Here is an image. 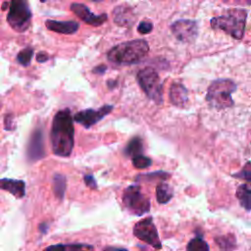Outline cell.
Masks as SVG:
<instances>
[{"mask_svg": "<svg viewBox=\"0 0 251 251\" xmlns=\"http://www.w3.org/2000/svg\"><path fill=\"white\" fill-rule=\"evenodd\" d=\"M50 142L55 155L69 157L72 154L75 144V127L70 109L66 108L55 114L51 126Z\"/></svg>", "mask_w": 251, "mask_h": 251, "instance_id": "1", "label": "cell"}, {"mask_svg": "<svg viewBox=\"0 0 251 251\" xmlns=\"http://www.w3.org/2000/svg\"><path fill=\"white\" fill-rule=\"evenodd\" d=\"M149 52V45L144 39H133L122 42L112 47L108 53V60L118 66H128L142 61Z\"/></svg>", "mask_w": 251, "mask_h": 251, "instance_id": "2", "label": "cell"}, {"mask_svg": "<svg viewBox=\"0 0 251 251\" xmlns=\"http://www.w3.org/2000/svg\"><path fill=\"white\" fill-rule=\"evenodd\" d=\"M247 19V11L245 9H231L226 14L215 17L211 20V27L213 29H221L231 37L240 40L245 31Z\"/></svg>", "mask_w": 251, "mask_h": 251, "instance_id": "3", "label": "cell"}, {"mask_svg": "<svg viewBox=\"0 0 251 251\" xmlns=\"http://www.w3.org/2000/svg\"><path fill=\"white\" fill-rule=\"evenodd\" d=\"M236 90V84L228 78L214 80L208 87L206 101L217 110H223L233 106L231 94Z\"/></svg>", "mask_w": 251, "mask_h": 251, "instance_id": "4", "label": "cell"}, {"mask_svg": "<svg viewBox=\"0 0 251 251\" xmlns=\"http://www.w3.org/2000/svg\"><path fill=\"white\" fill-rule=\"evenodd\" d=\"M137 82L149 99L156 104L163 102V86L158 73L151 67L141 69L136 75Z\"/></svg>", "mask_w": 251, "mask_h": 251, "instance_id": "5", "label": "cell"}, {"mask_svg": "<svg viewBox=\"0 0 251 251\" xmlns=\"http://www.w3.org/2000/svg\"><path fill=\"white\" fill-rule=\"evenodd\" d=\"M32 13L26 1L13 0L10 2L7 23L18 32L25 31L31 23Z\"/></svg>", "mask_w": 251, "mask_h": 251, "instance_id": "6", "label": "cell"}, {"mask_svg": "<svg viewBox=\"0 0 251 251\" xmlns=\"http://www.w3.org/2000/svg\"><path fill=\"white\" fill-rule=\"evenodd\" d=\"M122 200L126 210L132 215L142 216L150 211V200L137 184L127 186L124 190Z\"/></svg>", "mask_w": 251, "mask_h": 251, "instance_id": "7", "label": "cell"}, {"mask_svg": "<svg viewBox=\"0 0 251 251\" xmlns=\"http://www.w3.org/2000/svg\"><path fill=\"white\" fill-rule=\"evenodd\" d=\"M133 234L141 241L156 249L162 248L158 230L153 223L152 217H148L137 222L133 226Z\"/></svg>", "mask_w": 251, "mask_h": 251, "instance_id": "8", "label": "cell"}, {"mask_svg": "<svg viewBox=\"0 0 251 251\" xmlns=\"http://www.w3.org/2000/svg\"><path fill=\"white\" fill-rule=\"evenodd\" d=\"M44 147V131L41 126H37L31 132L27 146H26V159L29 163L36 162L45 157Z\"/></svg>", "mask_w": 251, "mask_h": 251, "instance_id": "9", "label": "cell"}, {"mask_svg": "<svg viewBox=\"0 0 251 251\" xmlns=\"http://www.w3.org/2000/svg\"><path fill=\"white\" fill-rule=\"evenodd\" d=\"M174 36L181 42H192L198 35V25L194 20H177L171 25Z\"/></svg>", "mask_w": 251, "mask_h": 251, "instance_id": "10", "label": "cell"}, {"mask_svg": "<svg viewBox=\"0 0 251 251\" xmlns=\"http://www.w3.org/2000/svg\"><path fill=\"white\" fill-rule=\"evenodd\" d=\"M113 105H104L96 110L85 109L75 113L73 119L75 122L81 125L85 128H89L90 126H94L99 121H101L105 116L109 115L113 111Z\"/></svg>", "mask_w": 251, "mask_h": 251, "instance_id": "11", "label": "cell"}, {"mask_svg": "<svg viewBox=\"0 0 251 251\" xmlns=\"http://www.w3.org/2000/svg\"><path fill=\"white\" fill-rule=\"evenodd\" d=\"M70 9L82 22H84L90 25L98 26V25H101L102 24H104L108 20L107 14L104 13L101 15H95L89 10V8L86 5L81 4V3L71 4Z\"/></svg>", "mask_w": 251, "mask_h": 251, "instance_id": "12", "label": "cell"}, {"mask_svg": "<svg viewBox=\"0 0 251 251\" xmlns=\"http://www.w3.org/2000/svg\"><path fill=\"white\" fill-rule=\"evenodd\" d=\"M135 19V14L130 7L120 5L113 10V20L120 26L130 27L133 25Z\"/></svg>", "mask_w": 251, "mask_h": 251, "instance_id": "13", "label": "cell"}, {"mask_svg": "<svg viewBox=\"0 0 251 251\" xmlns=\"http://www.w3.org/2000/svg\"><path fill=\"white\" fill-rule=\"evenodd\" d=\"M45 26L52 31L63 33V34H73L79 28V24L75 21H55L47 20L45 21Z\"/></svg>", "mask_w": 251, "mask_h": 251, "instance_id": "14", "label": "cell"}, {"mask_svg": "<svg viewBox=\"0 0 251 251\" xmlns=\"http://www.w3.org/2000/svg\"><path fill=\"white\" fill-rule=\"evenodd\" d=\"M0 189L8 191L18 199L25 195V182L22 179L0 178Z\"/></svg>", "mask_w": 251, "mask_h": 251, "instance_id": "15", "label": "cell"}, {"mask_svg": "<svg viewBox=\"0 0 251 251\" xmlns=\"http://www.w3.org/2000/svg\"><path fill=\"white\" fill-rule=\"evenodd\" d=\"M170 100L176 107H184L188 101L187 89L181 83H173L170 88Z\"/></svg>", "mask_w": 251, "mask_h": 251, "instance_id": "16", "label": "cell"}, {"mask_svg": "<svg viewBox=\"0 0 251 251\" xmlns=\"http://www.w3.org/2000/svg\"><path fill=\"white\" fill-rule=\"evenodd\" d=\"M94 248L86 243H58L47 246L43 251H93Z\"/></svg>", "mask_w": 251, "mask_h": 251, "instance_id": "17", "label": "cell"}, {"mask_svg": "<svg viewBox=\"0 0 251 251\" xmlns=\"http://www.w3.org/2000/svg\"><path fill=\"white\" fill-rule=\"evenodd\" d=\"M236 198L242 208L251 211V184H240L236 189Z\"/></svg>", "mask_w": 251, "mask_h": 251, "instance_id": "18", "label": "cell"}, {"mask_svg": "<svg viewBox=\"0 0 251 251\" xmlns=\"http://www.w3.org/2000/svg\"><path fill=\"white\" fill-rule=\"evenodd\" d=\"M52 187L55 197L62 201L65 196L67 188V178L62 174H55L52 177Z\"/></svg>", "mask_w": 251, "mask_h": 251, "instance_id": "19", "label": "cell"}, {"mask_svg": "<svg viewBox=\"0 0 251 251\" xmlns=\"http://www.w3.org/2000/svg\"><path fill=\"white\" fill-rule=\"evenodd\" d=\"M174 195V190L172 186L166 182H160L156 187V198L158 203L166 204L168 203Z\"/></svg>", "mask_w": 251, "mask_h": 251, "instance_id": "20", "label": "cell"}, {"mask_svg": "<svg viewBox=\"0 0 251 251\" xmlns=\"http://www.w3.org/2000/svg\"><path fill=\"white\" fill-rule=\"evenodd\" d=\"M142 152H143V142L139 136L132 137L125 148L126 155L130 156L131 158L138 155H142Z\"/></svg>", "mask_w": 251, "mask_h": 251, "instance_id": "21", "label": "cell"}, {"mask_svg": "<svg viewBox=\"0 0 251 251\" xmlns=\"http://www.w3.org/2000/svg\"><path fill=\"white\" fill-rule=\"evenodd\" d=\"M215 242L221 251H233L236 247V240L232 233L215 237Z\"/></svg>", "mask_w": 251, "mask_h": 251, "instance_id": "22", "label": "cell"}, {"mask_svg": "<svg viewBox=\"0 0 251 251\" xmlns=\"http://www.w3.org/2000/svg\"><path fill=\"white\" fill-rule=\"evenodd\" d=\"M187 251H210L208 243L203 240L200 237H195L191 239L187 246H186Z\"/></svg>", "mask_w": 251, "mask_h": 251, "instance_id": "23", "label": "cell"}, {"mask_svg": "<svg viewBox=\"0 0 251 251\" xmlns=\"http://www.w3.org/2000/svg\"><path fill=\"white\" fill-rule=\"evenodd\" d=\"M33 56V48L31 47H25V49L21 50L17 55V61L19 64H21L24 67L29 66L31 59Z\"/></svg>", "mask_w": 251, "mask_h": 251, "instance_id": "24", "label": "cell"}, {"mask_svg": "<svg viewBox=\"0 0 251 251\" xmlns=\"http://www.w3.org/2000/svg\"><path fill=\"white\" fill-rule=\"evenodd\" d=\"M232 176L239 178V179H243L246 181V183L251 184V161L247 162L242 167V169L239 172H237L236 174H233Z\"/></svg>", "mask_w": 251, "mask_h": 251, "instance_id": "25", "label": "cell"}, {"mask_svg": "<svg viewBox=\"0 0 251 251\" xmlns=\"http://www.w3.org/2000/svg\"><path fill=\"white\" fill-rule=\"evenodd\" d=\"M170 176V174L166 173V172H161V171H158V172H154V173H149V174H146V175H139L137 176L135 178L137 180H146V181H150V180H153L155 178H158V179H167L168 177Z\"/></svg>", "mask_w": 251, "mask_h": 251, "instance_id": "26", "label": "cell"}, {"mask_svg": "<svg viewBox=\"0 0 251 251\" xmlns=\"http://www.w3.org/2000/svg\"><path fill=\"white\" fill-rule=\"evenodd\" d=\"M131 162L136 169H145L152 164V160L144 155H138L131 158Z\"/></svg>", "mask_w": 251, "mask_h": 251, "instance_id": "27", "label": "cell"}, {"mask_svg": "<svg viewBox=\"0 0 251 251\" xmlns=\"http://www.w3.org/2000/svg\"><path fill=\"white\" fill-rule=\"evenodd\" d=\"M153 28V24L151 22H147V21H142L139 23L138 26H137V30L140 33H149Z\"/></svg>", "mask_w": 251, "mask_h": 251, "instance_id": "28", "label": "cell"}, {"mask_svg": "<svg viewBox=\"0 0 251 251\" xmlns=\"http://www.w3.org/2000/svg\"><path fill=\"white\" fill-rule=\"evenodd\" d=\"M83 180H84V183L87 187H89L91 189H97V182H96L94 176L91 174L84 175Z\"/></svg>", "mask_w": 251, "mask_h": 251, "instance_id": "29", "label": "cell"}, {"mask_svg": "<svg viewBox=\"0 0 251 251\" xmlns=\"http://www.w3.org/2000/svg\"><path fill=\"white\" fill-rule=\"evenodd\" d=\"M4 128L6 130H13L15 129V124H14V117L12 114H8L4 118Z\"/></svg>", "mask_w": 251, "mask_h": 251, "instance_id": "30", "label": "cell"}, {"mask_svg": "<svg viewBox=\"0 0 251 251\" xmlns=\"http://www.w3.org/2000/svg\"><path fill=\"white\" fill-rule=\"evenodd\" d=\"M48 59H49V56H48V54H47L46 52H44V51L38 52V53L36 54V61L39 62V63H44V62H46Z\"/></svg>", "mask_w": 251, "mask_h": 251, "instance_id": "31", "label": "cell"}, {"mask_svg": "<svg viewBox=\"0 0 251 251\" xmlns=\"http://www.w3.org/2000/svg\"><path fill=\"white\" fill-rule=\"evenodd\" d=\"M106 70H107V67H106L105 65H99V66L95 67V68L92 70V72H93L94 74H96V75H103V74L106 72Z\"/></svg>", "mask_w": 251, "mask_h": 251, "instance_id": "32", "label": "cell"}, {"mask_svg": "<svg viewBox=\"0 0 251 251\" xmlns=\"http://www.w3.org/2000/svg\"><path fill=\"white\" fill-rule=\"evenodd\" d=\"M102 251H127V249L123 247H115V246H107Z\"/></svg>", "mask_w": 251, "mask_h": 251, "instance_id": "33", "label": "cell"}, {"mask_svg": "<svg viewBox=\"0 0 251 251\" xmlns=\"http://www.w3.org/2000/svg\"><path fill=\"white\" fill-rule=\"evenodd\" d=\"M47 229H48V226H47L46 223H42V224L39 225V230H40L42 233H46Z\"/></svg>", "mask_w": 251, "mask_h": 251, "instance_id": "34", "label": "cell"}, {"mask_svg": "<svg viewBox=\"0 0 251 251\" xmlns=\"http://www.w3.org/2000/svg\"><path fill=\"white\" fill-rule=\"evenodd\" d=\"M9 5H10V2H9V3H8V2H4L3 5H2V10H6Z\"/></svg>", "mask_w": 251, "mask_h": 251, "instance_id": "35", "label": "cell"}]
</instances>
